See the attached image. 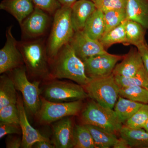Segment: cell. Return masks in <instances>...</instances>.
Listing matches in <instances>:
<instances>
[{"label":"cell","instance_id":"cell-1","mask_svg":"<svg viewBox=\"0 0 148 148\" xmlns=\"http://www.w3.org/2000/svg\"><path fill=\"white\" fill-rule=\"evenodd\" d=\"M53 60L52 75L54 77L71 80L83 86L91 80L86 73L83 61L69 43L61 49Z\"/></svg>","mask_w":148,"mask_h":148},{"label":"cell","instance_id":"cell-2","mask_svg":"<svg viewBox=\"0 0 148 148\" xmlns=\"http://www.w3.org/2000/svg\"><path fill=\"white\" fill-rule=\"evenodd\" d=\"M71 7L61 6L53 15L50 33L46 44L48 56L53 60L61 48L69 43L75 33L71 18Z\"/></svg>","mask_w":148,"mask_h":148},{"label":"cell","instance_id":"cell-3","mask_svg":"<svg viewBox=\"0 0 148 148\" xmlns=\"http://www.w3.org/2000/svg\"><path fill=\"white\" fill-rule=\"evenodd\" d=\"M18 47L23 56L26 69L35 76L45 77L49 73L46 44L42 38L22 40Z\"/></svg>","mask_w":148,"mask_h":148},{"label":"cell","instance_id":"cell-4","mask_svg":"<svg viewBox=\"0 0 148 148\" xmlns=\"http://www.w3.org/2000/svg\"><path fill=\"white\" fill-rule=\"evenodd\" d=\"M82 120L84 124L97 126L115 134L119 132L123 126L114 110L92 100L83 111Z\"/></svg>","mask_w":148,"mask_h":148},{"label":"cell","instance_id":"cell-5","mask_svg":"<svg viewBox=\"0 0 148 148\" xmlns=\"http://www.w3.org/2000/svg\"><path fill=\"white\" fill-rule=\"evenodd\" d=\"M83 87L92 100L112 109L119 96L120 88L113 74L104 77L91 79Z\"/></svg>","mask_w":148,"mask_h":148},{"label":"cell","instance_id":"cell-6","mask_svg":"<svg viewBox=\"0 0 148 148\" xmlns=\"http://www.w3.org/2000/svg\"><path fill=\"white\" fill-rule=\"evenodd\" d=\"M26 68L18 67L12 71V78L16 90L20 91L24 106L32 114L40 110L41 100L39 82H31L27 78Z\"/></svg>","mask_w":148,"mask_h":148},{"label":"cell","instance_id":"cell-7","mask_svg":"<svg viewBox=\"0 0 148 148\" xmlns=\"http://www.w3.org/2000/svg\"><path fill=\"white\" fill-rule=\"evenodd\" d=\"M39 112L41 123L49 124L64 118L76 115L82 108V101L56 103L42 98Z\"/></svg>","mask_w":148,"mask_h":148},{"label":"cell","instance_id":"cell-8","mask_svg":"<svg viewBox=\"0 0 148 148\" xmlns=\"http://www.w3.org/2000/svg\"><path fill=\"white\" fill-rule=\"evenodd\" d=\"M44 95L48 101L56 103L82 101L88 97L82 86L63 81L53 82L48 85Z\"/></svg>","mask_w":148,"mask_h":148},{"label":"cell","instance_id":"cell-9","mask_svg":"<svg viewBox=\"0 0 148 148\" xmlns=\"http://www.w3.org/2000/svg\"><path fill=\"white\" fill-rule=\"evenodd\" d=\"M124 56L111 54L108 52L85 59L83 62L86 75L91 79L108 76L112 74L118 62L122 60Z\"/></svg>","mask_w":148,"mask_h":148},{"label":"cell","instance_id":"cell-10","mask_svg":"<svg viewBox=\"0 0 148 148\" xmlns=\"http://www.w3.org/2000/svg\"><path fill=\"white\" fill-rule=\"evenodd\" d=\"M12 26L5 32L6 40L0 50V74L13 71L24 64V58L18 47V42L12 34Z\"/></svg>","mask_w":148,"mask_h":148},{"label":"cell","instance_id":"cell-11","mask_svg":"<svg viewBox=\"0 0 148 148\" xmlns=\"http://www.w3.org/2000/svg\"><path fill=\"white\" fill-rule=\"evenodd\" d=\"M50 15L42 10L35 7L33 12L20 25L22 40L42 38L50 25Z\"/></svg>","mask_w":148,"mask_h":148},{"label":"cell","instance_id":"cell-12","mask_svg":"<svg viewBox=\"0 0 148 148\" xmlns=\"http://www.w3.org/2000/svg\"><path fill=\"white\" fill-rule=\"evenodd\" d=\"M69 44L83 61L94 56L108 52L100 41L93 39L83 31L75 32Z\"/></svg>","mask_w":148,"mask_h":148},{"label":"cell","instance_id":"cell-13","mask_svg":"<svg viewBox=\"0 0 148 148\" xmlns=\"http://www.w3.org/2000/svg\"><path fill=\"white\" fill-rule=\"evenodd\" d=\"M16 106L19 114V125L22 133L21 148H31L37 142L47 139L32 127L29 122L24 108V101L20 97L17 98Z\"/></svg>","mask_w":148,"mask_h":148},{"label":"cell","instance_id":"cell-14","mask_svg":"<svg viewBox=\"0 0 148 148\" xmlns=\"http://www.w3.org/2000/svg\"><path fill=\"white\" fill-rule=\"evenodd\" d=\"M73 125L70 118L58 121L53 126V143L55 148L73 147Z\"/></svg>","mask_w":148,"mask_h":148},{"label":"cell","instance_id":"cell-15","mask_svg":"<svg viewBox=\"0 0 148 148\" xmlns=\"http://www.w3.org/2000/svg\"><path fill=\"white\" fill-rule=\"evenodd\" d=\"M143 60L137 48H132L124 56L121 62L117 64L112 74L114 76L131 77L144 68Z\"/></svg>","mask_w":148,"mask_h":148},{"label":"cell","instance_id":"cell-16","mask_svg":"<svg viewBox=\"0 0 148 148\" xmlns=\"http://www.w3.org/2000/svg\"><path fill=\"white\" fill-rule=\"evenodd\" d=\"M96 9L90 0H77L71 7V20L75 32L83 30L88 19Z\"/></svg>","mask_w":148,"mask_h":148},{"label":"cell","instance_id":"cell-17","mask_svg":"<svg viewBox=\"0 0 148 148\" xmlns=\"http://www.w3.org/2000/svg\"><path fill=\"white\" fill-rule=\"evenodd\" d=\"M32 0H3L0 3L1 10L10 14L19 25L35 9Z\"/></svg>","mask_w":148,"mask_h":148},{"label":"cell","instance_id":"cell-18","mask_svg":"<svg viewBox=\"0 0 148 148\" xmlns=\"http://www.w3.org/2000/svg\"><path fill=\"white\" fill-rule=\"evenodd\" d=\"M127 19L141 24L148 30V0H127Z\"/></svg>","mask_w":148,"mask_h":148},{"label":"cell","instance_id":"cell-19","mask_svg":"<svg viewBox=\"0 0 148 148\" xmlns=\"http://www.w3.org/2000/svg\"><path fill=\"white\" fill-rule=\"evenodd\" d=\"M83 31L93 39L100 41L106 32L104 12L96 9L88 19Z\"/></svg>","mask_w":148,"mask_h":148},{"label":"cell","instance_id":"cell-20","mask_svg":"<svg viewBox=\"0 0 148 148\" xmlns=\"http://www.w3.org/2000/svg\"><path fill=\"white\" fill-rule=\"evenodd\" d=\"M119 133L130 148H148V132L144 128L132 129L123 125Z\"/></svg>","mask_w":148,"mask_h":148},{"label":"cell","instance_id":"cell-21","mask_svg":"<svg viewBox=\"0 0 148 148\" xmlns=\"http://www.w3.org/2000/svg\"><path fill=\"white\" fill-rule=\"evenodd\" d=\"M143 104L119 96L114 107V111L119 121L124 124Z\"/></svg>","mask_w":148,"mask_h":148},{"label":"cell","instance_id":"cell-22","mask_svg":"<svg viewBox=\"0 0 148 148\" xmlns=\"http://www.w3.org/2000/svg\"><path fill=\"white\" fill-rule=\"evenodd\" d=\"M90 131L96 148H109L113 147L118 138L115 133L101 127L84 124Z\"/></svg>","mask_w":148,"mask_h":148},{"label":"cell","instance_id":"cell-23","mask_svg":"<svg viewBox=\"0 0 148 148\" xmlns=\"http://www.w3.org/2000/svg\"><path fill=\"white\" fill-rule=\"evenodd\" d=\"M16 88L12 78L5 75L1 77L0 109L11 104H16Z\"/></svg>","mask_w":148,"mask_h":148},{"label":"cell","instance_id":"cell-24","mask_svg":"<svg viewBox=\"0 0 148 148\" xmlns=\"http://www.w3.org/2000/svg\"><path fill=\"white\" fill-rule=\"evenodd\" d=\"M125 29L127 45L137 47L146 42L145 36L147 30L138 22L126 19Z\"/></svg>","mask_w":148,"mask_h":148},{"label":"cell","instance_id":"cell-25","mask_svg":"<svg viewBox=\"0 0 148 148\" xmlns=\"http://www.w3.org/2000/svg\"><path fill=\"white\" fill-rule=\"evenodd\" d=\"M126 20L117 27L106 33L100 40V41L106 50L116 44L126 45L125 29Z\"/></svg>","mask_w":148,"mask_h":148},{"label":"cell","instance_id":"cell-26","mask_svg":"<svg viewBox=\"0 0 148 148\" xmlns=\"http://www.w3.org/2000/svg\"><path fill=\"white\" fill-rule=\"evenodd\" d=\"M114 76L116 82L120 88L138 86L148 89V73L145 67L132 76L126 77L119 75Z\"/></svg>","mask_w":148,"mask_h":148},{"label":"cell","instance_id":"cell-27","mask_svg":"<svg viewBox=\"0 0 148 148\" xmlns=\"http://www.w3.org/2000/svg\"><path fill=\"white\" fill-rule=\"evenodd\" d=\"M73 147L96 148L92 135L84 124L76 125L74 127Z\"/></svg>","mask_w":148,"mask_h":148},{"label":"cell","instance_id":"cell-28","mask_svg":"<svg viewBox=\"0 0 148 148\" xmlns=\"http://www.w3.org/2000/svg\"><path fill=\"white\" fill-rule=\"evenodd\" d=\"M119 95L135 102L148 104V89L142 86H135L121 88Z\"/></svg>","mask_w":148,"mask_h":148},{"label":"cell","instance_id":"cell-29","mask_svg":"<svg viewBox=\"0 0 148 148\" xmlns=\"http://www.w3.org/2000/svg\"><path fill=\"white\" fill-rule=\"evenodd\" d=\"M104 16L106 24L105 34L117 27L127 19L125 9L107 11L104 12Z\"/></svg>","mask_w":148,"mask_h":148},{"label":"cell","instance_id":"cell-30","mask_svg":"<svg viewBox=\"0 0 148 148\" xmlns=\"http://www.w3.org/2000/svg\"><path fill=\"white\" fill-rule=\"evenodd\" d=\"M148 119V104L143 106L127 120L124 126L132 129L143 128Z\"/></svg>","mask_w":148,"mask_h":148},{"label":"cell","instance_id":"cell-31","mask_svg":"<svg viewBox=\"0 0 148 148\" xmlns=\"http://www.w3.org/2000/svg\"><path fill=\"white\" fill-rule=\"evenodd\" d=\"M0 121L19 125V114L16 104H10L0 109Z\"/></svg>","mask_w":148,"mask_h":148},{"label":"cell","instance_id":"cell-32","mask_svg":"<svg viewBox=\"0 0 148 148\" xmlns=\"http://www.w3.org/2000/svg\"><path fill=\"white\" fill-rule=\"evenodd\" d=\"M127 0H100L95 4L96 8L103 12L112 10L125 9Z\"/></svg>","mask_w":148,"mask_h":148},{"label":"cell","instance_id":"cell-33","mask_svg":"<svg viewBox=\"0 0 148 148\" xmlns=\"http://www.w3.org/2000/svg\"><path fill=\"white\" fill-rule=\"evenodd\" d=\"M35 7L42 10L50 15H54L61 5L57 0H32Z\"/></svg>","mask_w":148,"mask_h":148},{"label":"cell","instance_id":"cell-34","mask_svg":"<svg viewBox=\"0 0 148 148\" xmlns=\"http://www.w3.org/2000/svg\"><path fill=\"white\" fill-rule=\"evenodd\" d=\"M21 132L19 125L1 121L0 123V138L7 135L20 134Z\"/></svg>","mask_w":148,"mask_h":148},{"label":"cell","instance_id":"cell-35","mask_svg":"<svg viewBox=\"0 0 148 148\" xmlns=\"http://www.w3.org/2000/svg\"><path fill=\"white\" fill-rule=\"evenodd\" d=\"M136 48L141 56L144 67L148 73V45L145 42Z\"/></svg>","mask_w":148,"mask_h":148},{"label":"cell","instance_id":"cell-36","mask_svg":"<svg viewBox=\"0 0 148 148\" xmlns=\"http://www.w3.org/2000/svg\"><path fill=\"white\" fill-rule=\"evenodd\" d=\"M22 139L18 137L9 136L6 141L7 148H19L21 147Z\"/></svg>","mask_w":148,"mask_h":148},{"label":"cell","instance_id":"cell-37","mask_svg":"<svg viewBox=\"0 0 148 148\" xmlns=\"http://www.w3.org/2000/svg\"><path fill=\"white\" fill-rule=\"evenodd\" d=\"M35 148H55L54 145H52L48 139L39 141L35 144Z\"/></svg>","mask_w":148,"mask_h":148},{"label":"cell","instance_id":"cell-38","mask_svg":"<svg viewBox=\"0 0 148 148\" xmlns=\"http://www.w3.org/2000/svg\"><path fill=\"white\" fill-rule=\"evenodd\" d=\"M114 148H129L130 147L127 143V141L121 137L118 139L116 143L114 145Z\"/></svg>","mask_w":148,"mask_h":148},{"label":"cell","instance_id":"cell-39","mask_svg":"<svg viewBox=\"0 0 148 148\" xmlns=\"http://www.w3.org/2000/svg\"><path fill=\"white\" fill-rule=\"evenodd\" d=\"M61 6H67L71 7L77 0H57Z\"/></svg>","mask_w":148,"mask_h":148},{"label":"cell","instance_id":"cell-40","mask_svg":"<svg viewBox=\"0 0 148 148\" xmlns=\"http://www.w3.org/2000/svg\"><path fill=\"white\" fill-rule=\"evenodd\" d=\"M143 128H144L146 131L148 132V119Z\"/></svg>","mask_w":148,"mask_h":148},{"label":"cell","instance_id":"cell-41","mask_svg":"<svg viewBox=\"0 0 148 148\" xmlns=\"http://www.w3.org/2000/svg\"><path fill=\"white\" fill-rule=\"evenodd\" d=\"M90 1H92L95 4L96 3L98 2V1H99L100 0H90Z\"/></svg>","mask_w":148,"mask_h":148}]
</instances>
